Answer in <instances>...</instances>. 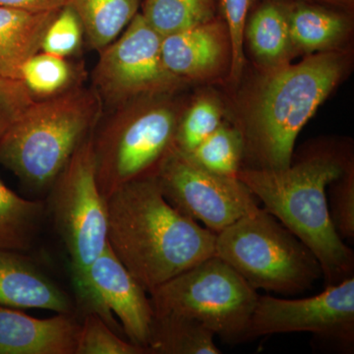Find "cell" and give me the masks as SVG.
Returning <instances> with one entry per match:
<instances>
[{"instance_id": "obj_4", "label": "cell", "mask_w": 354, "mask_h": 354, "mask_svg": "<svg viewBox=\"0 0 354 354\" xmlns=\"http://www.w3.org/2000/svg\"><path fill=\"white\" fill-rule=\"evenodd\" d=\"M95 90L74 86L36 100L0 139V165L28 187H51L76 149L92 134L102 113Z\"/></svg>"}, {"instance_id": "obj_22", "label": "cell", "mask_w": 354, "mask_h": 354, "mask_svg": "<svg viewBox=\"0 0 354 354\" xmlns=\"http://www.w3.org/2000/svg\"><path fill=\"white\" fill-rule=\"evenodd\" d=\"M227 102L212 90L199 91L188 99L176 136V148L189 153L227 120Z\"/></svg>"}, {"instance_id": "obj_20", "label": "cell", "mask_w": 354, "mask_h": 354, "mask_svg": "<svg viewBox=\"0 0 354 354\" xmlns=\"http://www.w3.org/2000/svg\"><path fill=\"white\" fill-rule=\"evenodd\" d=\"M214 337L212 330L189 317L153 313L147 353L220 354Z\"/></svg>"}, {"instance_id": "obj_27", "label": "cell", "mask_w": 354, "mask_h": 354, "mask_svg": "<svg viewBox=\"0 0 354 354\" xmlns=\"http://www.w3.org/2000/svg\"><path fill=\"white\" fill-rule=\"evenodd\" d=\"M84 30L71 7L60 9L46 28L41 51L67 58L79 50L83 43Z\"/></svg>"}, {"instance_id": "obj_21", "label": "cell", "mask_w": 354, "mask_h": 354, "mask_svg": "<svg viewBox=\"0 0 354 354\" xmlns=\"http://www.w3.org/2000/svg\"><path fill=\"white\" fill-rule=\"evenodd\" d=\"M44 209L43 202L20 197L0 179V250L31 249Z\"/></svg>"}, {"instance_id": "obj_10", "label": "cell", "mask_w": 354, "mask_h": 354, "mask_svg": "<svg viewBox=\"0 0 354 354\" xmlns=\"http://www.w3.org/2000/svg\"><path fill=\"white\" fill-rule=\"evenodd\" d=\"M155 177L174 208L216 234L259 208L257 198L237 177L209 171L176 147Z\"/></svg>"}, {"instance_id": "obj_12", "label": "cell", "mask_w": 354, "mask_h": 354, "mask_svg": "<svg viewBox=\"0 0 354 354\" xmlns=\"http://www.w3.org/2000/svg\"><path fill=\"white\" fill-rule=\"evenodd\" d=\"M85 283L75 292L83 311L101 317L118 334L123 330L130 342L147 353L153 320L152 302L109 243L88 268Z\"/></svg>"}, {"instance_id": "obj_11", "label": "cell", "mask_w": 354, "mask_h": 354, "mask_svg": "<svg viewBox=\"0 0 354 354\" xmlns=\"http://www.w3.org/2000/svg\"><path fill=\"white\" fill-rule=\"evenodd\" d=\"M308 332L354 344V277L326 286L315 297L286 299L259 297L249 328V339L276 334Z\"/></svg>"}, {"instance_id": "obj_7", "label": "cell", "mask_w": 354, "mask_h": 354, "mask_svg": "<svg viewBox=\"0 0 354 354\" xmlns=\"http://www.w3.org/2000/svg\"><path fill=\"white\" fill-rule=\"evenodd\" d=\"M149 295L153 313L189 317L230 344L248 341L251 319L260 297L234 268L216 255Z\"/></svg>"}, {"instance_id": "obj_5", "label": "cell", "mask_w": 354, "mask_h": 354, "mask_svg": "<svg viewBox=\"0 0 354 354\" xmlns=\"http://www.w3.org/2000/svg\"><path fill=\"white\" fill-rule=\"evenodd\" d=\"M179 93L121 104L93 137L95 176L102 196L158 174L176 147L177 127L188 101Z\"/></svg>"}, {"instance_id": "obj_2", "label": "cell", "mask_w": 354, "mask_h": 354, "mask_svg": "<svg viewBox=\"0 0 354 354\" xmlns=\"http://www.w3.org/2000/svg\"><path fill=\"white\" fill-rule=\"evenodd\" d=\"M354 165L353 147L337 141L305 147L283 169L242 167L237 178L308 247L322 268L326 286L337 285L354 274V253L330 220L327 189Z\"/></svg>"}, {"instance_id": "obj_1", "label": "cell", "mask_w": 354, "mask_h": 354, "mask_svg": "<svg viewBox=\"0 0 354 354\" xmlns=\"http://www.w3.org/2000/svg\"><path fill=\"white\" fill-rule=\"evenodd\" d=\"M353 48L315 53L244 85L227 120L243 139L242 167L283 169L317 109L349 75Z\"/></svg>"}, {"instance_id": "obj_23", "label": "cell", "mask_w": 354, "mask_h": 354, "mask_svg": "<svg viewBox=\"0 0 354 354\" xmlns=\"http://www.w3.org/2000/svg\"><path fill=\"white\" fill-rule=\"evenodd\" d=\"M142 16L160 36L203 24L220 14V0H142Z\"/></svg>"}, {"instance_id": "obj_29", "label": "cell", "mask_w": 354, "mask_h": 354, "mask_svg": "<svg viewBox=\"0 0 354 354\" xmlns=\"http://www.w3.org/2000/svg\"><path fill=\"white\" fill-rule=\"evenodd\" d=\"M330 220L342 239H354V165L329 185Z\"/></svg>"}, {"instance_id": "obj_26", "label": "cell", "mask_w": 354, "mask_h": 354, "mask_svg": "<svg viewBox=\"0 0 354 354\" xmlns=\"http://www.w3.org/2000/svg\"><path fill=\"white\" fill-rule=\"evenodd\" d=\"M145 348L121 339L95 314H86L77 335L74 354H145Z\"/></svg>"}, {"instance_id": "obj_32", "label": "cell", "mask_w": 354, "mask_h": 354, "mask_svg": "<svg viewBox=\"0 0 354 354\" xmlns=\"http://www.w3.org/2000/svg\"><path fill=\"white\" fill-rule=\"evenodd\" d=\"M306 1L318 2V3L327 4V6L339 7V8L354 12V0H306Z\"/></svg>"}, {"instance_id": "obj_18", "label": "cell", "mask_w": 354, "mask_h": 354, "mask_svg": "<svg viewBox=\"0 0 354 354\" xmlns=\"http://www.w3.org/2000/svg\"><path fill=\"white\" fill-rule=\"evenodd\" d=\"M57 12L0 6V76L19 79L22 65L41 51L44 32Z\"/></svg>"}, {"instance_id": "obj_6", "label": "cell", "mask_w": 354, "mask_h": 354, "mask_svg": "<svg viewBox=\"0 0 354 354\" xmlns=\"http://www.w3.org/2000/svg\"><path fill=\"white\" fill-rule=\"evenodd\" d=\"M215 255L255 290L297 295L323 277L308 247L260 207L216 234Z\"/></svg>"}, {"instance_id": "obj_13", "label": "cell", "mask_w": 354, "mask_h": 354, "mask_svg": "<svg viewBox=\"0 0 354 354\" xmlns=\"http://www.w3.org/2000/svg\"><path fill=\"white\" fill-rule=\"evenodd\" d=\"M162 57L167 69L187 86L227 83L232 46L221 14L203 24L162 37Z\"/></svg>"}, {"instance_id": "obj_25", "label": "cell", "mask_w": 354, "mask_h": 354, "mask_svg": "<svg viewBox=\"0 0 354 354\" xmlns=\"http://www.w3.org/2000/svg\"><path fill=\"white\" fill-rule=\"evenodd\" d=\"M186 155L209 171L237 177L243 160L241 133L234 124L225 120L208 138Z\"/></svg>"}, {"instance_id": "obj_24", "label": "cell", "mask_w": 354, "mask_h": 354, "mask_svg": "<svg viewBox=\"0 0 354 354\" xmlns=\"http://www.w3.org/2000/svg\"><path fill=\"white\" fill-rule=\"evenodd\" d=\"M76 73L66 58L39 51L20 69L19 80L35 100H44L73 88Z\"/></svg>"}, {"instance_id": "obj_3", "label": "cell", "mask_w": 354, "mask_h": 354, "mask_svg": "<svg viewBox=\"0 0 354 354\" xmlns=\"http://www.w3.org/2000/svg\"><path fill=\"white\" fill-rule=\"evenodd\" d=\"M108 243L147 292L215 255L216 234L165 200L156 177L106 198Z\"/></svg>"}, {"instance_id": "obj_14", "label": "cell", "mask_w": 354, "mask_h": 354, "mask_svg": "<svg viewBox=\"0 0 354 354\" xmlns=\"http://www.w3.org/2000/svg\"><path fill=\"white\" fill-rule=\"evenodd\" d=\"M286 19L297 57L351 48L353 11L306 0H286Z\"/></svg>"}, {"instance_id": "obj_8", "label": "cell", "mask_w": 354, "mask_h": 354, "mask_svg": "<svg viewBox=\"0 0 354 354\" xmlns=\"http://www.w3.org/2000/svg\"><path fill=\"white\" fill-rule=\"evenodd\" d=\"M50 211L70 259L73 288L108 244V211L95 176L93 135L76 149L51 185Z\"/></svg>"}, {"instance_id": "obj_31", "label": "cell", "mask_w": 354, "mask_h": 354, "mask_svg": "<svg viewBox=\"0 0 354 354\" xmlns=\"http://www.w3.org/2000/svg\"><path fill=\"white\" fill-rule=\"evenodd\" d=\"M69 0H0V6L30 12H55L67 6Z\"/></svg>"}, {"instance_id": "obj_30", "label": "cell", "mask_w": 354, "mask_h": 354, "mask_svg": "<svg viewBox=\"0 0 354 354\" xmlns=\"http://www.w3.org/2000/svg\"><path fill=\"white\" fill-rule=\"evenodd\" d=\"M35 101L19 79L0 76V139Z\"/></svg>"}, {"instance_id": "obj_16", "label": "cell", "mask_w": 354, "mask_h": 354, "mask_svg": "<svg viewBox=\"0 0 354 354\" xmlns=\"http://www.w3.org/2000/svg\"><path fill=\"white\" fill-rule=\"evenodd\" d=\"M0 306L72 314L66 292L22 252L0 250Z\"/></svg>"}, {"instance_id": "obj_19", "label": "cell", "mask_w": 354, "mask_h": 354, "mask_svg": "<svg viewBox=\"0 0 354 354\" xmlns=\"http://www.w3.org/2000/svg\"><path fill=\"white\" fill-rule=\"evenodd\" d=\"M142 0H69L84 36L97 51L115 41L139 13Z\"/></svg>"}, {"instance_id": "obj_17", "label": "cell", "mask_w": 354, "mask_h": 354, "mask_svg": "<svg viewBox=\"0 0 354 354\" xmlns=\"http://www.w3.org/2000/svg\"><path fill=\"white\" fill-rule=\"evenodd\" d=\"M243 41L256 72L292 64L297 55L288 30L286 0H256L247 16Z\"/></svg>"}, {"instance_id": "obj_9", "label": "cell", "mask_w": 354, "mask_h": 354, "mask_svg": "<svg viewBox=\"0 0 354 354\" xmlns=\"http://www.w3.org/2000/svg\"><path fill=\"white\" fill-rule=\"evenodd\" d=\"M162 39L137 14L115 41L100 50L93 82L101 99L115 109L140 97L176 94L189 87L165 67Z\"/></svg>"}, {"instance_id": "obj_28", "label": "cell", "mask_w": 354, "mask_h": 354, "mask_svg": "<svg viewBox=\"0 0 354 354\" xmlns=\"http://www.w3.org/2000/svg\"><path fill=\"white\" fill-rule=\"evenodd\" d=\"M256 0H220V14L227 23L232 46V64L227 84L239 85L246 69L244 28Z\"/></svg>"}, {"instance_id": "obj_15", "label": "cell", "mask_w": 354, "mask_h": 354, "mask_svg": "<svg viewBox=\"0 0 354 354\" xmlns=\"http://www.w3.org/2000/svg\"><path fill=\"white\" fill-rule=\"evenodd\" d=\"M79 328L72 314L38 319L0 306V354H74Z\"/></svg>"}]
</instances>
